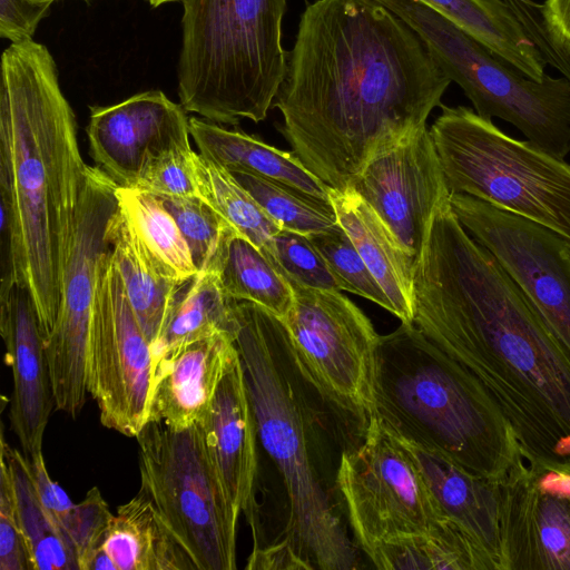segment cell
Returning a JSON list of instances; mask_svg holds the SVG:
<instances>
[{"label":"cell","mask_w":570,"mask_h":570,"mask_svg":"<svg viewBox=\"0 0 570 570\" xmlns=\"http://www.w3.org/2000/svg\"><path fill=\"white\" fill-rule=\"evenodd\" d=\"M452 81L417 33L377 0H314L274 100L279 132L332 189L426 127Z\"/></svg>","instance_id":"cell-1"},{"label":"cell","mask_w":570,"mask_h":570,"mask_svg":"<svg viewBox=\"0 0 570 570\" xmlns=\"http://www.w3.org/2000/svg\"><path fill=\"white\" fill-rule=\"evenodd\" d=\"M413 324L480 380L528 459L570 462V361L450 199L415 262Z\"/></svg>","instance_id":"cell-2"},{"label":"cell","mask_w":570,"mask_h":570,"mask_svg":"<svg viewBox=\"0 0 570 570\" xmlns=\"http://www.w3.org/2000/svg\"><path fill=\"white\" fill-rule=\"evenodd\" d=\"M88 165L48 48L12 42L1 56L0 202L10 212L14 283L33 303L45 342L60 305Z\"/></svg>","instance_id":"cell-3"},{"label":"cell","mask_w":570,"mask_h":570,"mask_svg":"<svg viewBox=\"0 0 570 570\" xmlns=\"http://www.w3.org/2000/svg\"><path fill=\"white\" fill-rule=\"evenodd\" d=\"M235 311V345L257 438L287 498L282 539L309 569H356L355 549L342 521L338 464L330 445L337 440L330 429L335 421L296 366L283 321L252 302L236 301Z\"/></svg>","instance_id":"cell-4"},{"label":"cell","mask_w":570,"mask_h":570,"mask_svg":"<svg viewBox=\"0 0 570 570\" xmlns=\"http://www.w3.org/2000/svg\"><path fill=\"white\" fill-rule=\"evenodd\" d=\"M374 405L395 435L481 478L500 481L523 454L480 380L414 324L380 336Z\"/></svg>","instance_id":"cell-5"},{"label":"cell","mask_w":570,"mask_h":570,"mask_svg":"<svg viewBox=\"0 0 570 570\" xmlns=\"http://www.w3.org/2000/svg\"><path fill=\"white\" fill-rule=\"evenodd\" d=\"M180 105L207 120L263 121L287 69V0H181Z\"/></svg>","instance_id":"cell-6"},{"label":"cell","mask_w":570,"mask_h":570,"mask_svg":"<svg viewBox=\"0 0 570 570\" xmlns=\"http://www.w3.org/2000/svg\"><path fill=\"white\" fill-rule=\"evenodd\" d=\"M432 137L450 193L525 218L570 247V164L465 106L441 105Z\"/></svg>","instance_id":"cell-7"},{"label":"cell","mask_w":570,"mask_h":570,"mask_svg":"<svg viewBox=\"0 0 570 570\" xmlns=\"http://www.w3.org/2000/svg\"><path fill=\"white\" fill-rule=\"evenodd\" d=\"M421 38L444 73L483 118H500L533 145L563 158L570 153V81H535L420 0H377Z\"/></svg>","instance_id":"cell-8"},{"label":"cell","mask_w":570,"mask_h":570,"mask_svg":"<svg viewBox=\"0 0 570 570\" xmlns=\"http://www.w3.org/2000/svg\"><path fill=\"white\" fill-rule=\"evenodd\" d=\"M136 440L140 491L197 570H235L239 514L226 495L200 424L176 430L147 422Z\"/></svg>","instance_id":"cell-9"},{"label":"cell","mask_w":570,"mask_h":570,"mask_svg":"<svg viewBox=\"0 0 570 570\" xmlns=\"http://www.w3.org/2000/svg\"><path fill=\"white\" fill-rule=\"evenodd\" d=\"M283 321L296 366L341 431L357 445L375 415L380 336L341 291L293 287Z\"/></svg>","instance_id":"cell-10"},{"label":"cell","mask_w":570,"mask_h":570,"mask_svg":"<svg viewBox=\"0 0 570 570\" xmlns=\"http://www.w3.org/2000/svg\"><path fill=\"white\" fill-rule=\"evenodd\" d=\"M336 487L365 554L391 539L425 532L448 518L410 451L376 415L362 441L341 451Z\"/></svg>","instance_id":"cell-11"},{"label":"cell","mask_w":570,"mask_h":570,"mask_svg":"<svg viewBox=\"0 0 570 570\" xmlns=\"http://www.w3.org/2000/svg\"><path fill=\"white\" fill-rule=\"evenodd\" d=\"M117 184L88 166L55 325L45 342L55 410L76 417L86 402L87 355L100 265L110 249L108 225Z\"/></svg>","instance_id":"cell-12"},{"label":"cell","mask_w":570,"mask_h":570,"mask_svg":"<svg viewBox=\"0 0 570 570\" xmlns=\"http://www.w3.org/2000/svg\"><path fill=\"white\" fill-rule=\"evenodd\" d=\"M86 383L101 424L136 438L148 422L153 353L128 301L111 247L99 271Z\"/></svg>","instance_id":"cell-13"},{"label":"cell","mask_w":570,"mask_h":570,"mask_svg":"<svg viewBox=\"0 0 570 570\" xmlns=\"http://www.w3.org/2000/svg\"><path fill=\"white\" fill-rule=\"evenodd\" d=\"M469 234L521 289L570 361V247L556 234L483 200L450 194Z\"/></svg>","instance_id":"cell-14"},{"label":"cell","mask_w":570,"mask_h":570,"mask_svg":"<svg viewBox=\"0 0 570 570\" xmlns=\"http://www.w3.org/2000/svg\"><path fill=\"white\" fill-rule=\"evenodd\" d=\"M499 497L503 570H570V462L522 454Z\"/></svg>","instance_id":"cell-15"},{"label":"cell","mask_w":570,"mask_h":570,"mask_svg":"<svg viewBox=\"0 0 570 570\" xmlns=\"http://www.w3.org/2000/svg\"><path fill=\"white\" fill-rule=\"evenodd\" d=\"M352 188L415 261L436 208L451 194L426 127L375 155Z\"/></svg>","instance_id":"cell-16"},{"label":"cell","mask_w":570,"mask_h":570,"mask_svg":"<svg viewBox=\"0 0 570 570\" xmlns=\"http://www.w3.org/2000/svg\"><path fill=\"white\" fill-rule=\"evenodd\" d=\"M87 136L96 167L117 186L134 188L148 159L190 141L189 118L163 91L148 90L90 107Z\"/></svg>","instance_id":"cell-17"},{"label":"cell","mask_w":570,"mask_h":570,"mask_svg":"<svg viewBox=\"0 0 570 570\" xmlns=\"http://www.w3.org/2000/svg\"><path fill=\"white\" fill-rule=\"evenodd\" d=\"M0 333L13 380L10 428L30 459L42 451L55 402L38 316L28 291L18 284L0 292Z\"/></svg>","instance_id":"cell-18"},{"label":"cell","mask_w":570,"mask_h":570,"mask_svg":"<svg viewBox=\"0 0 570 570\" xmlns=\"http://www.w3.org/2000/svg\"><path fill=\"white\" fill-rule=\"evenodd\" d=\"M199 424L229 502L252 517L258 438L237 347Z\"/></svg>","instance_id":"cell-19"},{"label":"cell","mask_w":570,"mask_h":570,"mask_svg":"<svg viewBox=\"0 0 570 570\" xmlns=\"http://www.w3.org/2000/svg\"><path fill=\"white\" fill-rule=\"evenodd\" d=\"M235 340L218 335L188 344L153 370L148 422L176 430L199 423L208 411Z\"/></svg>","instance_id":"cell-20"},{"label":"cell","mask_w":570,"mask_h":570,"mask_svg":"<svg viewBox=\"0 0 570 570\" xmlns=\"http://www.w3.org/2000/svg\"><path fill=\"white\" fill-rule=\"evenodd\" d=\"M401 441L417 463L443 513L491 556L498 570H503L499 481L472 474L440 453Z\"/></svg>","instance_id":"cell-21"},{"label":"cell","mask_w":570,"mask_h":570,"mask_svg":"<svg viewBox=\"0 0 570 570\" xmlns=\"http://www.w3.org/2000/svg\"><path fill=\"white\" fill-rule=\"evenodd\" d=\"M338 224L384 291L401 323L413 324L415 259L401 246L375 210L352 187L330 190Z\"/></svg>","instance_id":"cell-22"},{"label":"cell","mask_w":570,"mask_h":570,"mask_svg":"<svg viewBox=\"0 0 570 570\" xmlns=\"http://www.w3.org/2000/svg\"><path fill=\"white\" fill-rule=\"evenodd\" d=\"M189 132L202 156L230 173L265 177L331 202V188L315 177L293 151L281 150L255 136L224 128L205 118L190 117Z\"/></svg>","instance_id":"cell-23"},{"label":"cell","mask_w":570,"mask_h":570,"mask_svg":"<svg viewBox=\"0 0 570 570\" xmlns=\"http://www.w3.org/2000/svg\"><path fill=\"white\" fill-rule=\"evenodd\" d=\"M102 549L116 570H197L153 501L141 491L112 514Z\"/></svg>","instance_id":"cell-24"},{"label":"cell","mask_w":570,"mask_h":570,"mask_svg":"<svg viewBox=\"0 0 570 570\" xmlns=\"http://www.w3.org/2000/svg\"><path fill=\"white\" fill-rule=\"evenodd\" d=\"M235 303L218 273H197L183 283L151 346L153 370L194 342L218 335L235 340L239 327Z\"/></svg>","instance_id":"cell-25"},{"label":"cell","mask_w":570,"mask_h":570,"mask_svg":"<svg viewBox=\"0 0 570 570\" xmlns=\"http://www.w3.org/2000/svg\"><path fill=\"white\" fill-rule=\"evenodd\" d=\"M108 237L128 301L153 346L183 283L161 271L119 206L110 218Z\"/></svg>","instance_id":"cell-26"},{"label":"cell","mask_w":570,"mask_h":570,"mask_svg":"<svg viewBox=\"0 0 570 570\" xmlns=\"http://www.w3.org/2000/svg\"><path fill=\"white\" fill-rule=\"evenodd\" d=\"M366 557L384 570H498L491 556L450 518L425 532L391 539Z\"/></svg>","instance_id":"cell-27"},{"label":"cell","mask_w":570,"mask_h":570,"mask_svg":"<svg viewBox=\"0 0 570 570\" xmlns=\"http://www.w3.org/2000/svg\"><path fill=\"white\" fill-rule=\"evenodd\" d=\"M454 22L529 78H546V62L503 0H420Z\"/></svg>","instance_id":"cell-28"},{"label":"cell","mask_w":570,"mask_h":570,"mask_svg":"<svg viewBox=\"0 0 570 570\" xmlns=\"http://www.w3.org/2000/svg\"><path fill=\"white\" fill-rule=\"evenodd\" d=\"M29 461L42 505L73 553L79 570H87L94 556L102 548L112 517L107 502L99 489L94 487L80 503H73L50 478L42 451Z\"/></svg>","instance_id":"cell-29"},{"label":"cell","mask_w":570,"mask_h":570,"mask_svg":"<svg viewBox=\"0 0 570 570\" xmlns=\"http://www.w3.org/2000/svg\"><path fill=\"white\" fill-rule=\"evenodd\" d=\"M0 456L10 470L20 525L36 570H79L77 560L42 505L35 485L30 461L9 445L3 432Z\"/></svg>","instance_id":"cell-30"},{"label":"cell","mask_w":570,"mask_h":570,"mask_svg":"<svg viewBox=\"0 0 570 570\" xmlns=\"http://www.w3.org/2000/svg\"><path fill=\"white\" fill-rule=\"evenodd\" d=\"M116 196L119 208L169 278L181 284L198 273L176 219L158 196L119 186Z\"/></svg>","instance_id":"cell-31"},{"label":"cell","mask_w":570,"mask_h":570,"mask_svg":"<svg viewBox=\"0 0 570 570\" xmlns=\"http://www.w3.org/2000/svg\"><path fill=\"white\" fill-rule=\"evenodd\" d=\"M226 293L236 301L255 303L281 320L294 302V289L272 262L239 234L229 244L219 272Z\"/></svg>","instance_id":"cell-32"},{"label":"cell","mask_w":570,"mask_h":570,"mask_svg":"<svg viewBox=\"0 0 570 570\" xmlns=\"http://www.w3.org/2000/svg\"><path fill=\"white\" fill-rule=\"evenodd\" d=\"M194 169L200 196L263 253L282 227L224 167L195 151Z\"/></svg>","instance_id":"cell-33"},{"label":"cell","mask_w":570,"mask_h":570,"mask_svg":"<svg viewBox=\"0 0 570 570\" xmlns=\"http://www.w3.org/2000/svg\"><path fill=\"white\" fill-rule=\"evenodd\" d=\"M158 197L176 219L198 273L219 274L230 240L239 234L236 228L202 196Z\"/></svg>","instance_id":"cell-34"},{"label":"cell","mask_w":570,"mask_h":570,"mask_svg":"<svg viewBox=\"0 0 570 570\" xmlns=\"http://www.w3.org/2000/svg\"><path fill=\"white\" fill-rule=\"evenodd\" d=\"M232 174L284 229L308 236L338 225L331 202L317 199L285 184L257 175Z\"/></svg>","instance_id":"cell-35"},{"label":"cell","mask_w":570,"mask_h":570,"mask_svg":"<svg viewBox=\"0 0 570 570\" xmlns=\"http://www.w3.org/2000/svg\"><path fill=\"white\" fill-rule=\"evenodd\" d=\"M263 254L292 287L342 291L322 254L305 234L282 228Z\"/></svg>","instance_id":"cell-36"},{"label":"cell","mask_w":570,"mask_h":570,"mask_svg":"<svg viewBox=\"0 0 570 570\" xmlns=\"http://www.w3.org/2000/svg\"><path fill=\"white\" fill-rule=\"evenodd\" d=\"M308 237L322 254L342 291L366 298L392 313L391 302L340 224Z\"/></svg>","instance_id":"cell-37"},{"label":"cell","mask_w":570,"mask_h":570,"mask_svg":"<svg viewBox=\"0 0 570 570\" xmlns=\"http://www.w3.org/2000/svg\"><path fill=\"white\" fill-rule=\"evenodd\" d=\"M190 141L151 157L144 165L134 188L156 196H200Z\"/></svg>","instance_id":"cell-38"},{"label":"cell","mask_w":570,"mask_h":570,"mask_svg":"<svg viewBox=\"0 0 570 570\" xmlns=\"http://www.w3.org/2000/svg\"><path fill=\"white\" fill-rule=\"evenodd\" d=\"M0 570H35L18 517L11 473L2 456H0Z\"/></svg>","instance_id":"cell-39"},{"label":"cell","mask_w":570,"mask_h":570,"mask_svg":"<svg viewBox=\"0 0 570 570\" xmlns=\"http://www.w3.org/2000/svg\"><path fill=\"white\" fill-rule=\"evenodd\" d=\"M540 52L546 65H551L570 81V49L551 30L543 6L533 0H503Z\"/></svg>","instance_id":"cell-40"},{"label":"cell","mask_w":570,"mask_h":570,"mask_svg":"<svg viewBox=\"0 0 570 570\" xmlns=\"http://www.w3.org/2000/svg\"><path fill=\"white\" fill-rule=\"evenodd\" d=\"M56 0H0V36L12 42L32 39Z\"/></svg>","instance_id":"cell-41"},{"label":"cell","mask_w":570,"mask_h":570,"mask_svg":"<svg viewBox=\"0 0 570 570\" xmlns=\"http://www.w3.org/2000/svg\"><path fill=\"white\" fill-rule=\"evenodd\" d=\"M246 569H309L284 539L266 547H254Z\"/></svg>","instance_id":"cell-42"},{"label":"cell","mask_w":570,"mask_h":570,"mask_svg":"<svg viewBox=\"0 0 570 570\" xmlns=\"http://www.w3.org/2000/svg\"><path fill=\"white\" fill-rule=\"evenodd\" d=\"M542 6L551 30L570 49V0H546Z\"/></svg>","instance_id":"cell-43"},{"label":"cell","mask_w":570,"mask_h":570,"mask_svg":"<svg viewBox=\"0 0 570 570\" xmlns=\"http://www.w3.org/2000/svg\"><path fill=\"white\" fill-rule=\"evenodd\" d=\"M151 7H158L160 4H164V3H167V2H173V1H177V0H146Z\"/></svg>","instance_id":"cell-44"}]
</instances>
